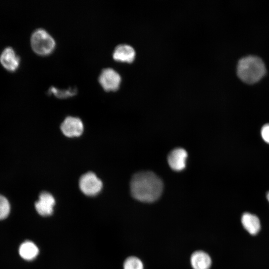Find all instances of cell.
Instances as JSON below:
<instances>
[{"label": "cell", "instance_id": "obj_1", "mask_svg": "<svg viewBox=\"0 0 269 269\" xmlns=\"http://www.w3.org/2000/svg\"><path fill=\"white\" fill-rule=\"evenodd\" d=\"M131 192L134 198L144 202H152L161 195L163 184L154 173L144 171L137 173L131 181Z\"/></svg>", "mask_w": 269, "mask_h": 269}, {"label": "cell", "instance_id": "obj_2", "mask_svg": "<svg viewBox=\"0 0 269 269\" xmlns=\"http://www.w3.org/2000/svg\"><path fill=\"white\" fill-rule=\"evenodd\" d=\"M266 73L265 64L258 57L250 56L241 59L238 64L237 73L244 82L252 84L260 80Z\"/></svg>", "mask_w": 269, "mask_h": 269}, {"label": "cell", "instance_id": "obj_3", "mask_svg": "<svg viewBox=\"0 0 269 269\" xmlns=\"http://www.w3.org/2000/svg\"><path fill=\"white\" fill-rule=\"evenodd\" d=\"M30 44L33 50L41 55L50 53L56 44L53 37L46 30L41 28L36 29L32 33Z\"/></svg>", "mask_w": 269, "mask_h": 269}, {"label": "cell", "instance_id": "obj_4", "mask_svg": "<svg viewBox=\"0 0 269 269\" xmlns=\"http://www.w3.org/2000/svg\"><path fill=\"white\" fill-rule=\"evenodd\" d=\"M79 185L81 191L85 195L94 196L100 192L103 183L94 173L88 172L81 176Z\"/></svg>", "mask_w": 269, "mask_h": 269}, {"label": "cell", "instance_id": "obj_5", "mask_svg": "<svg viewBox=\"0 0 269 269\" xmlns=\"http://www.w3.org/2000/svg\"><path fill=\"white\" fill-rule=\"evenodd\" d=\"M98 79L102 87L106 91L117 90L121 82V77L119 73L110 67L102 70Z\"/></svg>", "mask_w": 269, "mask_h": 269}, {"label": "cell", "instance_id": "obj_6", "mask_svg": "<svg viewBox=\"0 0 269 269\" xmlns=\"http://www.w3.org/2000/svg\"><path fill=\"white\" fill-rule=\"evenodd\" d=\"M60 128L65 136L73 137L81 135L83 133L84 127L79 118L68 116L62 122Z\"/></svg>", "mask_w": 269, "mask_h": 269}, {"label": "cell", "instance_id": "obj_7", "mask_svg": "<svg viewBox=\"0 0 269 269\" xmlns=\"http://www.w3.org/2000/svg\"><path fill=\"white\" fill-rule=\"evenodd\" d=\"M0 62L7 71L14 72L19 67L20 59L12 47H7L0 55Z\"/></svg>", "mask_w": 269, "mask_h": 269}, {"label": "cell", "instance_id": "obj_8", "mask_svg": "<svg viewBox=\"0 0 269 269\" xmlns=\"http://www.w3.org/2000/svg\"><path fill=\"white\" fill-rule=\"evenodd\" d=\"M55 200L53 195L48 192L43 191L39 196L38 200L34 204L37 212L42 216L51 215L53 212Z\"/></svg>", "mask_w": 269, "mask_h": 269}, {"label": "cell", "instance_id": "obj_9", "mask_svg": "<svg viewBox=\"0 0 269 269\" xmlns=\"http://www.w3.org/2000/svg\"><path fill=\"white\" fill-rule=\"evenodd\" d=\"M241 221L244 229L251 235H257L261 229L260 220L255 214L245 212L241 216Z\"/></svg>", "mask_w": 269, "mask_h": 269}, {"label": "cell", "instance_id": "obj_10", "mask_svg": "<svg viewBox=\"0 0 269 269\" xmlns=\"http://www.w3.org/2000/svg\"><path fill=\"white\" fill-rule=\"evenodd\" d=\"M187 153L185 149L177 148L171 151L168 156V162L170 167L175 171L184 169L186 165Z\"/></svg>", "mask_w": 269, "mask_h": 269}, {"label": "cell", "instance_id": "obj_11", "mask_svg": "<svg viewBox=\"0 0 269 269\" xmlns=\"http://www.w3.org/2000/svg\"><path fill=\"white\" fill-rule=\"evenodd\" d=\"M135 53L133 47L126 44L118 45L115 48L113 57L116 60L122 62H132Z\"/></svg>", "mask_w": 269, "mask_h": 269}, {"label": "cell", "instance_id": "obj_12", "mask_svg": "<svg viewBox=\"0 0 269 269\" xmlns=\"http://www.w3.org/2000/svg\"><path fill=\"white\" fill-rule=\"evenodd\" d=\"M190 262L193 269H210L212 264L209 255L202 251L194 252L191 256Z\"/></svg>", "mask_w": 269, "mask_h": 269}, {"label": "cell", "instance_id": "obj_13", "mask_svg": "<svg viewBox=\"0 0 269 269\" xmlns=\"http://www.w3.org/2000/svg\"><path fill=\"white\" fill-rule=\"evenodd\" d=\"M39 252V249L36 245L29 240L22 242L18 248L19 256L27 261L34 260L38 255Z\"/></svg>", "mask_w": 269, "mask_h": 269}, {"label": "cell", "instance_id": "obj_14", "mask_svg": "<svg viewBox=\"0 0 269 269\" xmlns=\"http://www.w3.org/2000/svg\"><path fill=\"white\" fill-rule=\"evenodd\" d=\"M48 92L60 98H67L75 95L77 93L76 88H69L67 89H59L54 86L49 88Z\"/></svg>", "mask_w": 269, "mask_h": 269}, {"label": "cell", "instance_id": "obj_15", "mask_svg": "<svg viewBox=\"0 0 269 269\" xmlns=\"http://www.w3.org/2000/svg\"><path fill=\"white\" fill-rule=\"evenodd\" d=\"M10 204L7 198L0 194V220L6 219L10 212Z\"/></svg>", "mask_w": 269, "mask_h": 269}, {"label": "cell", "instance_id": "obj_16", "mask_svg": "<svg viewBox=\"0 0 269 269\" xmlns=\"http://www.w3.org/2000/svg\"><path fill=\"white\" fill-rule=\"evenodd\" d=\"M123 268L124 269H143V266L139 259L132 256L126 259Z\"/></svg>", "mask_w": 269, "mask_h": 269}, {"label": "cell", "instance_id": "obj_17", "mask_svg": "<svg viewBox=\"0 0 269 269\" xmlns=\"http://www.w3.org/2000/svg\"><path fill=\"white\" fill-rule=\"evenodd\" d=\"M261 134L264 140L269 143V124H266L262 127Z\"/></svg>", "mask_w": 269, "mask_h": 269}, {"label": "cell", "instance_id": "obj_18", "mask_svg": "<svg viewBox=\"0 0 269 269\" xmlns=\"http://www.w3.org/2000/svg\"><path fill=\"white\" fill-rule=\"evenodd\" d=\"M267 200H268V201L269 202V192H268L267 194Z\"/></svg>", "mask_w": 269, "mask_h": 269}]
</instances>
